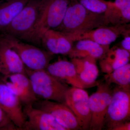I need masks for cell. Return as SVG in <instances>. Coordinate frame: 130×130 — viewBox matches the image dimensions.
Returning <instances> with one entry per match:
<instances>
[{"label":"cell","mask_w":130,"mask_h":130,"mask_svg":"<svg viewBox=\"0 0 130 130\" xmlns=\"http://www.w3.org/2000/svg\"><path fill=\"white\" fill-rule=\"evenodd\" d=\"M107 25L104 13L93 12L71 0L60 25L55 30L66 33L83 32Z\"/></svg>","instance_id":"cell-1"},{"label":"cell","mask_w":130,"mask_h":130,"mask_svg":"<svg viewBox=\"0 0 130 130\" xmlns=\"http://www.w3.org/2000/svg\"><path fill=\"white\" fill-rule=\"evenodd\" d=\"M71 0H43L42 9L36 24L25 41L41 45V38L47 31L60 25Z\"/></svg>","instance_id":"cell-2"},{"label":"cell","mask_w":130,"mask_h":130,"mask_svg":"<svg viewBox=\"0 0 130 130\" xmlns=\"http://www.w3.org/2000/svg\"><path fill=\"white\" fill-rule=\"evenodd\" d=\"M33 92L38 100H50L65 104V95L69 87L46 70L26 69Z\"/></svg>","instance_id":"cell-3"},{"label":"cell","mask_w":130,"mask_h":130,"mask_svg":"<svg viewBox=\"0 0 130 130\" xmlns=\"http://www.w3.org/2000/svg\"><path fill=\"white\" fill-rule=\"evenodd\" d=\"M43 0H29L11 24L2 31L25 41L36 24L42 9Z\"/></svg>","instance_id":"cell-4"},{"label":"cell","mask_w":130,"mask_h":130,"mask_svg":"<svg viewBox=\"0 0 130 130\" xmlns=\"http://www.w3.org/2000/svg\"><path fill=\"white\" fill-rule=\"evenodd\" d=\"M3 35L10 46L18 54L26 69L32 71L45 70L53 59V55L44 50L10 35Z\"/></svg>","instance_id":"cell-5"},{"label":"cell","mask_w":130,"mask_h":130,"mask_svg":"<svg viewBox=\"0 0 130 130\" xmlns=\"http://www.w3.org/2000/svg\"><path fill=\"white\" fill-rule=\"evenodd\" d=\"M130 116V85L119 86L113 92L104 126L112 130L121 123L128 121Z\"/></svg>","instance_id":"cell-6"},{"label":"cell","mask_w":130,"mask_h":130,"mask_svg":"<svg viewBox=\"0 0 130 130\" xmlns=\"http://www.w3.org/2000/svg\"><path fill=\"white\" fill-rule=\"evenodd\" d=\"M112 94L109 85L106 82L99 84L96 91L89 97L91 113L90 130H101L104 127L106 115Z\"/></svg>","instance_id":"cell-7"},{"label":"cell","mask_w":130,"mask_h":130,"mask_svg":"<svg viewBox=\"0 0 130 130\" xmlns=\"http://www.w3.org/2000/svg\"><path fill=\"white\" fill-rule=\"evenodd\" d=\"M129 29L130 24H128L103 26L87 31L65 33L73 42L89 40L101 45H109Z\"/></svg>","instance_id":"cell-8"},{"label":"cell","mask_w":130,"mask_h":130,"mask_svg":"<svg viewBox=\"0 0 130 130\" xmlns=\"http://www.w3.org/2000/svg\"><path fill=\"white\" fill-rule=\"evenodd\" d=\"M88 93L83 89L73 87L68 89L65 104L72 111L83 130L90 129L91 113Z\"/></svg>","instance_id":"cell-9"},{"label":"cell","mask_w":130,"mask_h":130,"mask_svg":"<svg viewBox=\"0 0 130 130\" xmlns=\"http://www.w3.org/2000/svg\"><path fill=\"white\" fill-rule=\"evenodd\" d=\"M32 106L51 114L67 130H83L75 115L64 103L50 100H38Z\"/></svg>","instance_id":"cell-10"},{"label":"cell","mask_w":130,"mask_h":130,"mask_svg":"<svg viewBox=\"0 0 130 130\" xmlns=\"http://www.w3.org/2000/svg\"><path fill=\"white\" fill-rule=\"evenodd\" d=\"M0 107L7 115L18 130H22L26 121L23 106L19 98L1 79Z\"/></svg>","instance_id":"cell-11"},{"label":"cell","mask_w":130,"mask_h":130,"mask_svg":"<svg viewBox=\"0 0 130 130\" xmlns=\"http://www.w3.org/2000/svg\"><path fill=\"white\" fill-rule=\"evenodd\" d=\"M25 123L22 130H67L51 114L32 105L23 106Z\"/></svg>","instance_id":"cell-12"},{"label":"cell","mask_w":130,"mask_h":130,"mask_svg":"<svg viewBox=\"0 0 130 130\" xmlns=\"http://www.w3.org/2000/svg\"><path fill=\"white\" fill-rule=\"evenodd\" d=\"M45 70L52 76L64 83L73 87L81 89L89 88L99 85L100 84H86L81 80L72 62L60 60L50 63Z\"/></svg>","instance_id":"cell-13"},{"label":"cell","mask_w":130,"mask_h":130,"mask_svg":"<svg viewBox=\"0 0 130 130\" xmlns=\"http://www.w3.org/2000/svg\"><path fill=\"white\" fill-rule=\"evenodd\" d=\"M1 79L19 98L23 106L32 105L38 100L26 74L19 73L3 76Z\"/></svg>","instance_id":"cell-14"},{"label":"cell","mask_w":130,"mask_h":130,"mask_svg":"<svg viewBox=\"0 0 130 130\" xmlns=\"http://www.w3.org/2000/svg\"><path fill=\"white\" fill-rule=\"evenodd\" d=\"M26 68L20 57L0 35V73L3 76L16 73H26Z\"/></svg>","instance_id":"cell-15"},{"label":"cell","mask_w":130,"mask_h":130,"mask_svg":"<svg viewBox=\"0 0 130 130\" xmlns=\"http://www.w3.org/2000/svg\"><path fill=\"white\" fill-rule=\"evenodd\" d=\"M73 42L64 32L55 29L47 31L42 36V45L49 53L68 55L73 46Z\"/></svg>","instance_id":"cell-16"},{"label":"cell","mask_w":130,"mask_h":130,"mask_svg":"<svg viewBox=\"0 0 130 130\" xmlns=\"http://www.w3.org/2000/svg\"><path fill=\"white\" fill-rule=\"evenodd\" d=\"M109 45H103L89 40L77 41L68 55L70 58H83L90 56L95 59L104 58L109 50Z\"/></svg>","instance_id":"cell-17"},{"label":"cell","mask_w":130,"mask_h":130,"mask_svg":"<svg viewBox=\"0 0 130 130\" xmlns=\"http://www.w3.org/2000/svg\"><path fill=\"white\" fill-rule=\"evenodd\" d=\"M107 25L128 24L130 21V0L109 1L104 13Z\"/></svg>","instance_id":"cell-18"},{"label":"cell","mask_w":130,"mask_h":130,"mask_svg":"<svg viewBox=\"0 0 130 130\" xmlns=\"http://www.w3.org/2000/svg\"><path fill=\"white\" fill-rule=\"evenodd\" d=\"M73 63L77 73L81 80L90 84H100L96 81L99 74V70L96 64V59L90 56L83 58H73Z\"/></svg>","instance_id":"cell-19"},{"label":"cell","mask_w":130,"mask_h":130,"mask_svg":"<svg viewBox=\"0 0 130 130\" xmlns=\"http://www.w3.org/2000/svg\"><path fill=\"white\" fill-rule=\"evenodd\" d=\"M29 0H5L0 3V31L11 24Z\"/></svg>","instance_id":"cell-20"},{"label":"cell","mask_w":130,"mask_h":130,"mask_svg":"<svg viewBox=\"0 0 130 130\" xmlns=\"http://www.w3.org/2000/svg\"><path fill=\"white\" fill-rule=\"evenodd\" d=\"M107 75V83L109 85L111 83H114L121 86L130 85V63L117 68L111 74Z\"/></svg>","instance_id":"cell-21"},{"label":"cell","mask_w":130,"mask_h":130,"mask_svg":"<svg viewBox=\"0 0 130 130\" xmlns=\"http://www.w3.org/2000/svg\"><path fill=\"white\" fill-rule=\"evenodd\" d=\"M84 7L93 12L104 13L106 11L109 1L106 0H76Z\"/></svg>","instance_id":"cell-22"},{"label":"cell","mask_w":130,"mask_h":130,"mask_svg":"<svg viewBox=\"0 0 130 130\" xmlns=\"http://www.w3.org/2000/svg\"><path fill=\"white\" fill-rule=\"evenodd\" d=\"M130 52L123 48L115 49V58L112 67L113 70L121 67L129 63Z\"/></svg>","instance_id":"cell-23"},{"label":"cell","mask_w":130,"mask_h":130,"mask_svg":"<svg viewBox=\"0 0 130 130\" xmlns=\"http://www.w3.org/2000/svg\"><path fill=\"white\" fill-rule=\"evenodd\" d=\"M0 130H19L7 115L1 107Z\"/></svg>","instance_id":"cell-24"},{"label":"cell","mask_w":130,"mask_h":130,"mask_svg":"<svg viewBox=\"0 0 130 130\" xmlns=\"http://www.w3.org/2000/svg\"><path fill=\"white\" fill-rule=\"evenodd\" d=\"M100 64L102 71L107 73V75L111 74L114 71L112 65L107 61L105 58H102V60L100 61Z\"/></svg>","instance_id":"cell-25"},{"label":"cell","mask_w":130,"mask_h":130,"mask_svg":"<svg viewBox=\"0 0 130 130\" xmlns=\"http://www.w3.org/2000/svg\"><path fill=\"white\" fill-rule=\"evenodd\" d=\"M130 29L128 30L123 35L124 38L121 42L123 48L130 52Z\"/></svg>","instance_id":"cell-26"},{"label":"cell","mask_w":130,"mask_h":130,"mask_svg":"<svg viewBox=\"0 0 130 130\" xmlns=\"http://www.w3.org/2000/svg\"><path fill=\"white\" fill-rule=\"evenodd\" d=\"M130 123L129 121L121 123L115 126L112 130H130Z\"/></svg>","instance_id":"cell-27"}]
</instances>
